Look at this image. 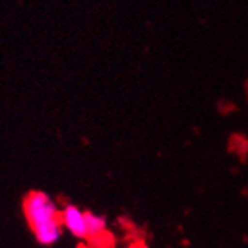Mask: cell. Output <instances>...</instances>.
<instances>
[{
  "label": "cell",
  "mask_w": 248,
  "mask_h": 248,
  "mask_svg": "<svg viewBox=\"0 0 248 248\" xmlns=\"http://www.w3.org/2000/svg\"><path fill=\"white\" fill-rule=\"evenodd\" d=\"M86 217V239L94 244H100L106 238L107 232V218L101 214L85 211Z\"/></svg>",
  "instance_id": "3957f363"
},
{
  "label": "cell",
  "mask_w": 248,
  "mask_h": 248,
  "mask_svg": "<svg viewBox=\"0 0 248 248\" xmlns=\"http://www.w3.org/2000/svg\"><path fill=\"white\" fill-rule=\"evenodd\" d=\"M128 248H149L144 242H134V244H131Z\"/></svg>",
  "instance_id": "277c9868"
},
{
  "label": "cell",
  "mask_w": 248,
  "mask_h": 248,
  "mask_svg": "<svg viewBox=\"0 0 248 248\" xmlns=\"http://www.w3.org/2000/svg\"><path fill=\"white\" fill-rule=\"evenodd\" d=\"M60 220L62 229H67L78 239H86V217L85 211L79 207L67 204L62 210H60Z\"/></svg>",
  "instance_id": "7a4b0ae2"
},
{
  "label": "cell",
  "mask_w": 248,
  "mask_h": 248,
  "mask_svg": "<svg viewBox=\"0 0 248 248\" xmlns=\"http://www.w3.org/2000/svg\"><path fill=\"white\" fill-rule=\"evenodd\" d=\"M26 220L40 245L51 247L62 235L60 208L51 195L42 190L30 192L22 202Z\"/></svg>",
  "instance_id": "6da1fadb"
}]
</instances>
